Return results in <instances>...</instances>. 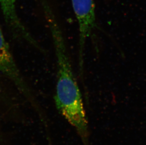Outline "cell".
Masks as SVG:
<instances>
[{"label":"cell","mask_w":146,"mask_h":145,"mask_svg":"<svg viewBox=\"0 0 146 145\" xmlns=\"http://www.w3.org/2000/svg\"><path fill=\"white\" fill-rule=\"evenodd\" d=\"M52 36L57 65L55 104L61 114L74 116L84 110L80 90L72 68L62 32L50 8L44 10Z\"/></svg>","instance_id":"6da1fadb"},{"label":"cell","mask_w":146,"mask_h":145,"mask_svg":"<svg viewBox=\"0 0 146 145\" xmlns=\"http://www.w3.org/2000/svg\"><path fill=\"white\" fill-rule=\"evenodd\" d=\"M72 3L79 24V72L83 79L86 43L97 28L95 4L94 0H72Z\"/></svg>","instance_id":"7a4b0ae2"},{"label":"cell","mask_w":146,"mask_h":145,"mask_svg":"<svg viewBox=\"0 0 146 145\" xmlns=\"http://www.w3.org/2000/svg\"><path fill=\"white\" fill-rule=\"evenodd\" d=\"M0 72L13 81L23 92H28V88L21 75L0 27Z\"/></svg>","instance_id":"3957f363"},{"label":"cell","mask_w":146,"mask_h":145,"mask_svg":"<svg viewBox=\"0 0 146 145\" xmlns=\"http://www.w3.org/2000/svg\"><path fill=\"white\" fill-rule=\"evenodd\" d=\"M16 0H0V6L6 23L14 36L38 48L36 40L21 22L16 8Z\"/></svg>","instance_id":"277c9868"}]
</instances>
